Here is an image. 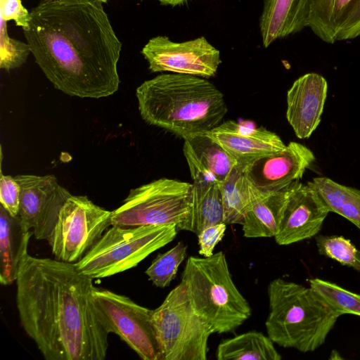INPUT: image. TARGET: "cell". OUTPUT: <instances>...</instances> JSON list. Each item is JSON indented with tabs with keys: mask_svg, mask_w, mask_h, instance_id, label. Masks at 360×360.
<instances>
[{
	"mask_svg": "<svg viewBox=\"0 0 360 360\" xmlns=\"http://www.w3.org/2000/svg\"><path fill=\"white\" fill-rule=\"evenodd\" d=\"M22 30L36 63L56 89L90 98L118 90L122 45L100 0H41Z\"/></svg>",
	"mask_w": 360,
	"mask_h": 360,
	"instance_id": "1",
	"label": "cell"
},
{
	"mask_svg": "<svg viewBox=\"0 0 360 360\" xmlns=\"http://www.w3.org/2000/svg\"><path fill=\"white\" fill-rule=\"evenodd\" d=\"M92 278L73 263L26 256L16 283L20 324L46 360H103L109 333L94 307Z\"/></svg>",
	"mask_w": 360,
	"mask_h": 360,
	"instance_id": "2",
	"label": "cell"
},
{
	"mask_svg": "<svg viewBox=\"0 0 360 360\" xmlns=\"http://www.w3.org/2000/svg\"><path fill=\"white\" fill-rule=\"evenodd\" d=\"M140 115L147 123L184 140L207 133L228 112L224 94L204 77L165 73L136 91Z\"/></svg>",
	"mask_w": 360,
	"mask_h": 360,
	"instance_id": "3",
	"label": "cell"
},
{
	"mask_svg": "<svg viewBox=\"0 0 360 360\" xmlns=\"http://www.w3.org/2000/svg\"><path fill=\"white\" fill-rule=\"evenodd\" d=\"M268 336L278 345L300 352L321 347L340 316L309 286L281 278L267 287Z\"/></svg>",
	"mask_w": 360,
	"mask_h": 360,
	"instance_id": "4",
	"label": "cell"
},
{
	"mask_svg": "<svg viewBox=\"0 0 360 360\" xmlns=\"http://www.w3.org/2000/svg\"><path fill=\"white\" fill-rule=\"evenodd\" d=\"M181 281L195 309L214 333L233 332L251 316V307L235 285L222 251L189 257Z\"/></svg>",
	"mask_w": 360,
	"mask_h": 360,
	"instance_id": "5",
	"label": "cell"
},
{
	"mask_svg": "<svg viewBox=\"0 0 360 360\" xmlns=\"http://www.w3.org/2000/svg\"><path fill=\"white\" fill-rule=\"evenodd\" d=\"M177 230L176 224L111 226L75 265L92 279L114 276L136 266L151 253L172 242Z\"/></svg>",
	"mask_w": 360,
	"mask_h": 360,
	"instance_id": "6",
	"label": "cell"
},
{
	"mask_svg": "<svg viewBox=\"0 0 360 360\" xmlns=\"http://www.w3.org/2000/svg\"><path fill=\"white\" fill-rule=\"evenodd\" d=\"M162 360H206L208 339L214 333L196 311L181 281L151 311Z\"/></svg>",
	"mask_w": 360,
	"mask_h": 360,
	"instance_id": "7",
	"label": "cell"
},
{
	"mask_svg": "<svg viewBox=\"0 0 360 360\" xmlns=\"http://www.w3.org/2000/svg\"><path fill=\"white\" fill-rule=\"evenodd\" d=\"M192 186L191 183L161 178L132 188L122 205L111 212V226H177L188 213Z\"/></svg>",
	"mask_w": 360,
	"mask_h": 360,
	"instance_id": "8",
	"label": "cell"
},
{
	"mask_svg": "<svg viewBox=\"0 0 360 360\" xmlns=\"http://www.w3.org/2000/svg\"><path fill=\"white\" fill-rule=\"evenodd\" d=\"M111 226V212L85 195H71L62 206L49 243L55 259L81 260Z\"/></svg>",
	"mask_w": 360,
	"mask_h": 360,
	"instance_id": "9",
	"label": "cell"
},
{
	"mask_svg": "<svg viewBox=\"0 0 360 360\" xmlns=\"http://www.w3.org/2000/svg\"><path fill=\"white\" fill-rule=\"evenodd\" d=\"M92 300L96 314L109 334L118 335L143 360H162L152 309L125 295L95 286Z\"/></svg>",
	"mask_w": 360,
	"mask_h": 360,
	"instance_id": "10",
	"label": "cell"
},
{
	"mask_svg": "<svg viewBox=\"0 0 360 360\" xmlns=\"http://www.w3.org/2000/svg\"><path fill=\"white\" fill-rule=\"evenodd\" d=\"M152 72L214 76L221 63L220 52L205 37L176 42L165 35L150 39L141 51Z\"/></svg>",
	"mask_w": 360,
	"mask_h": 360,
	"instance_id": "11",
	"label": "cell"
},
{
	"mask_svg": "<svg viewBox=\"0 0 360 360\" xmlns=\"http://www.w3.org/2000/svg\"><path fill=\"white\" fill-rule=\"evenodd\" d=\"M20 188L18 216L38 240L49 239L60 210L71 195L53 174L15 176Z\"/></svg>",
	"mask_w": 360,
	"mask_h": 360,
	"instance_id": "12",
	"label": "cell"
},
{
	"mask_svg": "<svg viewBox=\"0 0 360 360\" xmlns=\"http://www.w3.org/2000/svg\"><path fill=\"white\" fill-rule=\"evenodd\" d=\"M314 160L315 155L308 147L291 141L279 151L242 163L257 188L272 193L299 181Z\"/></svg>",
	"mask_w": 360,
	"mask_h": 360,
	"instance_id": "13",
	"label": "cell"
},
{
	"mask_svg": "<svg viewBox=\"0 0 360 360\" xmlns=\"http://www.w3.org/2000/svg\"><path fill=\"white\" fill-rule=\"evenodd\" d=\"M329 212L319 193L298 181L285 205L276 242L288 245L315 237Z\"/></svg>",
	"mask_w": 360,
	"mask_h": 360,
	"instance_id": "14",
	"label": "cell"
},
{
	"mask_svg": "<svg viewBox=\"0 0 360 360\" xmlns=\"http://www.w3.org/2000/svg\"><path fill=\"white\" fill-rule=\"evenodd\" d=\"M327 94L326 79L314 72L302 75L288 89L286 119L297 138L308 139L316 129Z\"/></svg>",
	"mask_w": 360,
	"mask_h": 360,
	"instance_id": "15",
	"label": "cell"
},
{
	"mask_svg": "<svg viewBox=\"0 0 360 360\" xmlns=\"http://www.w3.org/2000/svg\"><path fill=\"white\" fill-rule=\"evenodd\" d=\"M307 27L334 44L360 36V0H311Z\"/></svg>",
	"mask_w": 360,
	"mask_h": 360,
	"instance_id": "16",
	"label": "cell"
},
{
	"mask_svg": "<svg viewBox=\"0 0 360 360\" xmlns=\"http://www.w3.org/2000/svg\"><path fill=\"white\" fill-rule=\"evenodd\" d=\"M207 134L238 162H248L279 151L286 146L279 136L263 127H256L233 120L222 122Z\"/></svg>",
	"mask_w": 360,
	"mask_h": 360,
	"instance_id": "17",
	"label": "cell"
},
{
	"mask_svg": "<svg viewBox=\"0 0 360 360\" xmlns=\"http://www.w3.org/2000/svg\"><path fill=\"white\" fill-rule=\"evenodd\" d=\"M184 155L193 179L221 184L238 162L207 133L184 140Z\"/></svg>",
	"mask_w": 360,
	"mask_h": 360,
	"instance_id": "18",
	"label": "cell"
},
{
	"mask_svg": "<svg viewBox=\"0 0 360 360\" xmlns=\"http://www.w3.org/2000/svg\"><path fill=\"white\" fill-rule=\"evenodd\" d=\"M311 0H264L259 20L264 47L307 27Z\"/></svg>",
	"mask_w": 360,
	"mask_h": 360,
	"instance_id": "19",
	"label": "cell"
},
{
	"mask_svg": "<svg viewBox=\"0 0 360 360\" xmlns=\"http://www.w3.org/2000/svg\"><path fill=\"white\" fill-rule=\"evenodd\" d=\"M33 232L27 229L20 217L11 215L0 206V282L8 285L15 282L28 255Z\"/></svg>",
	"mask_w": 360,
	"mask_h": 360,
	"instance_id": "20",
	"label": "cell"
},
{
	"mask_svg": "<svg viewBox=\"0 0 360 360\" xmlns=\"http://www.w3.org/2000/svg\"><path fill=\"white\" fill-rule=\"evenodd\" d=\"M189 211L177 226L178 230L198 235L205 228L224 221L219 184L200 179H193Z\"/></svg>",
	"mask_w": 360,
	"mask_h": 360,
	"instance_id": "21",
	"label": "cell"
},
{
	"mask_svg": "<svg viewBox=\"0 0 360 360\" xmlns=\"http://www.w3.org/2000/svg\"><path fill=\"white\" fill-rule=\"evenodd\" d=\"M226 224H243L247 212L258 200L270 193L257 188L248 178L244 164L238 162L219 185Z\"/></svg>",
	"mask_w": 360,
	"mask_h": 360,
	"instance_id": "22",
	"label": "cell"
},
{
	"mask_svg": "<svg viewBox=\"0 0 360 360\" xmlns=\"http://www.w3.org/2000/svg\"><path fill=\"white\" fill-rule=\"evenodd\" d=\"M297 181L281 191L267 194L253 205L242 224L244 237H275L288 198Z\"/></svg>",
	"mask_w": 360,
	"mask_h": 360,
	"instance_id": "23",
	"label": "cell"
},
{
	"mask_svg": "<svg viewBox=\"0 0 360 360\" xmlns=\"http://www.w3.org/2000/svg\"><path fill=\"white\" fill-rule=\"evenodd\" d=\"M274 343L260 332L249 331L221 341L216 357L218 360H281L282 356Z\"/></svg>",
	"mask_w": 360,
	"mask_h": 360,
	"instance_id": "24",
	"label": "cell"
},
{
	"mask_svg": "<svg viewBox=\"0 0 360 360\" xmlns=\"http://www.w3.org/2000/svg\"><path fill=\"white\" fill-rule=\"evenodd\" d=\"M307 184L319 193L330 212L343 217L360 231V190L325 176L314 177Z\"/></svg>",
	"mask_w": 360,
	"mask_h": 360,
	"instance_id": "25",
	"label": "cell"
},
{
	"mask_svg": "<svg viewBox=\"0 0 360 360\" xmlns=\"http://www.w3.org/2000/svg\"><path fill=\"white\" fill-rule=\"evenodd\" d=\"M309 286L340 316L343 314L360 316V294L318 278L310 279Z\"/></svg>",
	"mask_w": 360,
	"mask_h": 360,
	"instance_id": "26",
	"label": "cell"
},
{
	"mask_svg": "<svg viewBox=\"0 0 360 360\" xmlns=\"http://www.w3.org/2000/svg\"><path fill=\"white\" fill-rule=\"evenodd\" d=\"M187 246L179 241L168 251L159 254L146 270V274L154 285L167 287L176 277L181 262L186 256Z\"/></svg>",
	"mask_w": 360,
	"mask_h": 360,
	"instance_id": "27",
	"label": "cell"
},
{
	"mask_svg": "<svg viewBox=\"0 0 360 360\" xmlns=\"http://www.w3.org/2000/svg\"><path fill=\"white\" fill-rule=\"evenodd\" d=\"M315 240L321 255L360 271V250L349 239L342 236L318 234Z\"/></svg>",
	"mask_w": 360,
	"mask_h": 360,
	"instance_id": "28",
	"label": "cell"
},
{
	"mask_svg": "<svg viewBox=\"0 0 360 360\" xmlns=\"http://www.w3.org/2000/svg\"><path fill=\"white\" fill-rule=\"evenodd\" d=\"M30 53L27 41L11 37L7 31V22L1 19L0 68L7 71L20 68Z\"/></svg>",
	"mask_w": 360,
	"mask_h": 360,
	"instance_id": "29",
	"label": "cell"
},
{
	"mask_svg": "<svg viewBox=\"0 0 360 360\" xmlns=\"http://www.w3.org/2000/svg\"><path fill=\"white\" fill-rule=\"evenodd\" d=\"M20 188L15 177L1 174V205L12 216L18 215L20 208Z\"/></svg>",
	"mask_w": 360,
	"mask_h": 360,
	"instance_id": "30",
	"label": "cell"
},
{
	"mask_svg": "<svg viewBox=\"0 0 360 360\" xmlns=\"http://www.w3.org/2000/svg\"><path fill=\"white\" fill-rule=\"evenodd\" d=\"M224 222L209 226L202 229L197 236L199 254L203 257L212 255L215 246L222 240L226 229Z\"/></svg>",
	"mask_w": 360,
	"mask_h": 360,
	"instance_id": "31",
	"label": "cell"
},
{
	"mask_svg": "<svg viewBox=\"0 0 360 360\" xmlns=\"http://www.w3.org/2000/svg\"><path fill=\"white\" fill-rule=\"evenodd\" d=\"M1 19L6 22L13 20L23 29L29 24L30 11L23 6L21 0H1Z\"/></svg>",
	"mask_w": 360,
	"mask_h": 360,
	"instance_id": "32",
	"label": "cell"
},
{
	"mask_svg": "<svg viewBox=\"0 0 360 360\" xmlns=\"http://www.w3.org/2000/svg\"><path fill=\"white\" fill-rule=\"evenodd\" d=\"M165 6H176L184 4L187 0H156Z\"/></svg>",
	"mask_w": 360,
	"mask_h": 360,
	"instance_id": "33",
	"label": "cell"
},
{
	"mask_svg": "<svg viewBox=\"0 0 360 360\" xmlns=\"http://www.w3.org/2000/svg\"><path fill=\"white\" fill-rule=\"evenodd\" d=\"M329 359H342V357L340 356L338 351L332 350Z\"/></svg>",
	"mask_w": 360,
	"mask_h": 360,
	"instance_id": "34",
	"label": "cell"
},
{
	"mask_svg": "<svg viewBox=\"0 0 360 360\" xmlns=\"http://www.w3.org/2000/svg\"><path fill=\"white\" fill-rule=\"evenodd\" d=\"M101 1H102L103 4H105L108 2V0H100Z\"/></svg>",
	"mask_w": 360,
	"mask_h": 360,
	"instance_id": "35",
	"label": "cell"
}]
</instances>
